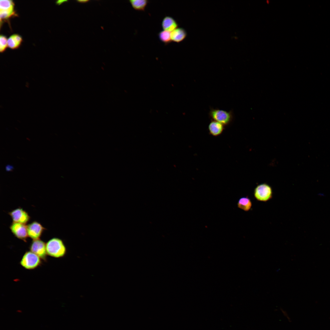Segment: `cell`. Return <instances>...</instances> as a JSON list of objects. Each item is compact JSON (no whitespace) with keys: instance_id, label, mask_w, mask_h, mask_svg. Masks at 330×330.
<instances>
[{"instance_id":"cell-10","label":"cell","mask_w":330,"mask_h":330,"mask_svg":"<svg viewBox=\"0 0 330 330\" xmlns=\"http://www.w3.org/2000/svg\"><path fill=\"white\" fill-rule=\"evenodd\" d=\"M225 126L217 121L211 120L208 126L210 134L215 137L221 134L225 129Z\"/></svg>"},{"instance_id":"cell-4","label":"cell","mask_w":330,"mask_h":330,"mask_svg":"<svg viewBox=\"0 0 330 330\" xmlns=\"http://www.w3.org/2000/svg\"><path fill=\"white\" fill-rule=\"evenodd\" d=\"M254 194L255 197L257 200L266 202L272 198V189L267 184H261L255 188Z\"/></svg>"},{"instance_id":"cell-2","label":"cell","mask_w":330,"mask_h":330,"mask_svg":"<svg viewBox=\"0 0 330 330\" xmlns=\"http://www.w3.org/2000/svg\"><path fill=\"white\" fill-rule=\"evenodd\" d=\"M208 114L211 120L218 122L225 126L229 125L233 118L232 110L228 112L218 108H211Z\"/></svg>"},{"instance_id":"cell-5","label":"cell","mask_w":330,"mask_h":330,"mask_svg":"<svg viewBox=\"0 0 330 330\" xmlns=\"http://www.w3.org/2000/svg\"><path fill=\"white\" fill-rule=\"evenodd\" d=\"M30 251L35 253L45 262L46 261L47 254L46 243L40 239L33 240L30 246Z\"/></svg>"},{"instance_id":"cell-14","label":"cell","mask_w":330,"mask_h":330,"mask_svg":"<svg viewBox=\"0 0 330 330\" xmlns=\"http://www.w3.org/2000/svg\"><path fill=\"white\" fill-rule=\"evenodd\" d=\"M171 32L163 30L160 31L158 34L159 39L165 45L168 44L172 42L171 38Z\"/></svg>"},{"instance_id":"cell-6","label":"cell","mask_w":330,"mask_h":330,"mask_svg":"<svg viewBox=\"0 0 330 330\" xmlns=\"http://www.w3.org/2000/svg\"><path fill=\"white\" fill-rule=\"evenodd\" d=\"M8 214L12 218L13 222L26 224L31 218L28 213L20 207L9 212Z\"/></svg>"},{"instance_id":"cell-1","label":"cell","mask_w":330,"mask_h":330,"mask_svg":"<svg viewBox=\"0 0 330 330\" xmlns=\"http://www.w3.org/2000/svg\"><path fill=\"white\" fill-rule=\"evenodd\" d=\"M47 255L55 258L64 257L67 252L66 247L63 240L57 237H53L46 243Z\"/></svg>"},{"instance_id":"cell-15","label":"cell","mask_w":330,"mask_h":330,"mask_svg":"<svg viewBox=\"0 0 330 330\" xmlns=\"http://www.w3.org/2000/svg\"><path fill=\"white\" fill-rule=\"evenodd\" d=\"M14 4L12 0H1L0 1V11L14 10Z\"/></svg>"},{"instance_id":"cell-17","label":"cell","mask_w":330,"mask_h":330,"mask_svg":"<svg viewBox=\"0 0 330 330\" xmlns=\"http://www.w3.org/2000/svg\"><path fill=\"white\" fill-rule=\"evenodd\" d=\"M8 39L4 35H1L0 36V52L3 53L6 49L8 46Z\"/></svg>"},{"instance_id":"cell-12","label":"cell","mask_w":330,"mask_h":330,"mask_svg":"<svg viewBox=\"0 0 330 330\" xmlns=\"http://www.w3.org/2000/svg\"><path fill=\"white\" fill-rule=\"evenodd\" d=\"M252 205L251 201L247 196L240 198L237 203V207L245 211H249Z\"/></svg>"},{"instance_id":"cell-19","label":"cell","mask_w":330,"mask_h":330,"mask_svg":"<svg viewBox=\"0 0 330 330\" xmlns=\"http://www.w3.org/2000/svg\"><path fill=\"white\" fill-rule=\"evenodd\" d=\"M14 169V167L13 165L7 164L5 167V170L6 172L12 171Z\"/></svg>"},{"instance_id":"cell-9","label":"cell","mask_w":330,"mask_h":330,"mask_svg":"<svg viewBox=\"0 0 330 330\" xmlns=\"http://www.w3.org/2000/svg\"><path fill=\"white\" fill-rule=\"evenodd\" d=\"M161 26L163 30L171 32L178 28V24L172 17L166 16L162 20Z\"/></svg>"},{"instance_id":"cell-11","label":"cell","mask_w":330,"mask_h":330,"mask_svg":"<svg viewBox=\"0 0 330 330\" xmlns=\"http://www.w3.org/2000/svg\"><path fill=\"white\" fill-rule=\"evenodd\" d=\"M171 38L172 42L180 43L186 38L187 33L182 28H178L171 32Z\"/></svg>"},{"instance_id":"cell-3","label":"cell","mask_w":330,"mask_h":330,"mask_svg":"<svg viewBox=\"0 0 330 330\" xmlns=\"http://www.w3.org/2000/svg\"><path fill=\"white\" fill-rule=\"evenodd\" d=\"M41 258L38 255L30 251H26L20 261V265L26 269H35L42 264Z\"/></svg>"},{"instance_id":"cell-18","label":"cell","mask_w":330,"mask_h":330,"mask_svg":"<svg viewBox=\"0 0 330 330\" xmlns=\"http://www.w3.org/2000/svg\"><path fill=\"white\" fill-rule=\"evenodd\" d=\"M14 13V10L0 11V20L10 18Z\"/></svg>"},{"instance_id":"cell-8","label":"cell","mask_w":330,"mask_h":330,"mask_svg":"<svg viewBox=\"0 0 330 330\" xmlns=\"http://www.w3.org/2000/svg\"><path fill=\"white\" fill-rule=\"evenodd\" d=\"M28 236L33 240L40 239L46 229L39 222L34 221L27 225Z\"/></svg>"},{"instance_id":"cell-13","label":"cell","mask_w":330,"mask_h":330,"mask_svg":"<svg viewBox=\"0 0 330 330\" xmlns=\"http://www.w3.org/2000/svg\"><path fill=\"white\" fill-rule=\"evenodd\" d=\"M129 2L134 10L142 11H145L149 2L147 0H130Z\"/></svg>"},{"instance_id":"cell-16","label":"cell","mask_w":330,"mask_h":330,"mask_svg":"<svg viewBox=\"0 0 330 330\" xmlns=\"http://www.w3.org/2000/svg\"><path fill=\"white\" fill-rule=\"evenodd\" d=\"M7 43L8 47L12 49H17L20 45L14 38L13 35L8 38Z\"/></svg>"},{"instance_id":"cell-7","label":"cell","mask_w":330,"mask_h":330,"mask_svg":"<svg viewBox=\"0 0 330 330\" xmlns=\"http://www.w3.org/2000/svg\"><path fill=\"white\" fill-rule=\"evenodd\" d=\"M9 227L12 233L15 237L25 242H27L28 237L27 226L25 224L13 222Z\"/></svg>"},{"instance_id":"cell-20","label":"cell","mask_w":330,"mask_h":330,"mask_svg":"<svg viewBox=\"0 0 330 330\" xmlns=\"http://www.w3.org/2000/svg\"><path fill=\"white\" fill-rule=\"evenodd\" d=\"M77 1L78 2L80 3H85L89 1L88 0H78Z\"/></svg>"}]
</instances>
